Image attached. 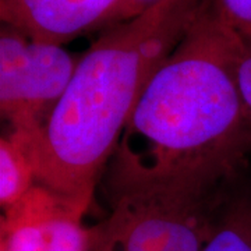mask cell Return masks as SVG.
Here are the masks:
<instances>
[{"label":"cell","mask_w":251,"mask_h":251,"mask_svg":"<svg viewBox=\"0 0 251 251\" xmlns=\"http://www.w3.org/2000/svg\"><path fill=\"white\" fill-rule=\"evenodd\" d=\"M236 80L243 103L251 116V38L240 36L236 59Z\"/></svg>","instance_id":"10"},{"label":"cell","mask_w":251,"mask_h":251,"mask_svg":"<svg viewBox=\"0 0 251 251\" xmlns=\"http://www.w3.org/2000/svg\"><path fill=\"white\" fill-rule=\"evenodd\" d=\"M211 0H158L135 17L105 28L77 63L46 125L11 131L41 183L88 209L138 99L153 74Z\"/></svg>","instance_id":"2"},{"label":"cell","mask_w":251,"mask_h":251,"mask_svg":"<svg viewBox=\"0 0 251 251\" xmlns=\"http://www.w3.org/2000/svg\"><path fill=\"white\" fill-rule=\"evenodd\" d=\"M202 251H251V181L240 177L227 190Z\"/></svg>","instance_id":"7"},{"label":"cell","mask_w":251,"mask_h":251,"mask_svg":"<svg viewBox=\"0 0 251 251\" xmlns=\"http://www.w3.org/2000/svg\"><path fill=\"white\" fill-rule=\"evenodd\" d=\"M78 59L62 45L34 41L7 24L0 31V110L13 131L31 135L46 125Z\"/></svg>","instance_id":"4"},{"label":"cell","mask_w":251,"mask_h":251,"mask_svg":"<svg viewBox=\"0 0 251 251\" xmlns=\"http://www.w3.org/2000/svg\"><path fill=\"white\" fill-rule=\"evenodd\" d=\"M0 251H9V250H7V247H6L3 243H0Z\"/></svg>","instance_id":"12"},{"label":"cell","mask_w":251,"mask_h":251,"mask_svg":"<svg viewBox=\"0 0 251 251\" xmlns=\"http://www.w3.org/2000/svg\"><path fill=\"white\" fill-rule=\"evenodd\" d=\"M85 208L35 183L14 205L3 209L0 243L9 251H90Z\"/></svg>","instance_id":"5"},{"label":"cell","mask_w":251,"mask_h":251,"mask_svg":"<svg viewBox=\"0 0 251 251\" xmlns=\"http://www.w3.org/2000/svg\"><path fill=\"white\" fill-rule=\"evenodd\" d=\"M36 183L35 171L25 148L14 135L0 140V204L7 209L18 202Z\"/></svg>","instance_id":"8"},{"label":"cell","mask_w":251,"mask_h":251,"mask_svg":"<svg viewBox=\"0 0 251 251\" xmlns=\"http://www.w3.org/2000/svg\"><path fill=\"white\" fill-rule=\"evenodd\" d=\"M120 0H0L3 24L28 38L63 45L110 25Z\"/></svg>","instance_id":"6"},{"label":"cell","mask_w":251,"mask_h":251,"mask_svg":"<svg viewBox=\"0 0 251 251\" xmlns=\"http://www.w3.org/2000/svg\"><path fill=\"white\" fill-rule=\"evenodd\" d=\"M216 14L237 35L251 38V0H212Z\"/></svg>","instance_id":"9"},{"label":"cell","mask_w":251,"mask_h":251,"mask_svg":"<svg viewBox=\"0 0 251 251\" xmlns=\"http://www.w3.org/2000/svg\"><path fill=\"white\" fill-rule=\"evenodd\" d=\"M234 181L219 188H152L108 197L109 215L90 227V251H202Z\"/></svg>","instance_id":"3"},{"label":"cell","mask_w":251,"mask_h":251,"mask_svg":"<svg viewBox=\"0 0 251 251\" xmlns=\"http://www.w3.org/2000/svg\"><path fill=\"white\" fill-rule=\"evenodd\" d=\"M156 1H158V0H120L116 11H115V14H113V18H112L110 25L135 17L137 14L143 13L144 10L151 7V6L155 4ZM110 25H109V27H110Z\"/></svg>","instance_id":"11"},{"label":"cell","mask_w":251,"mask_h":251,"mask_svg":"<svg viewBox=\"0 0 251 251\" xmlns=\"http://www.w3.org/2000/svg\"><path fill=\"white\" fill-rule=\"evenodd\" d=\"M239 45L211 0L138 99L102 175L106 198L219 188L243 176L251 116L236 80Z\"/></svg>","instance_id":"1"}]
</instances>
